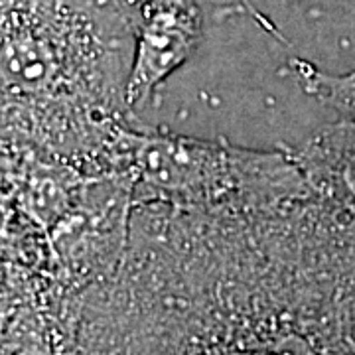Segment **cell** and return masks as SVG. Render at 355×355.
Here are the masks:
<instances>
[{"mask_svg": "<svg viewBox=\"0 0 355 355\" xmlns=\"http://www.w3.org/2000/svg\"><path fill=\"white\" fill-rule=\"evenodd\" d=\"M77 355H355V225L314 188L237 209L137 207L81 296Z\"/></svg>", "mask_w": 355, "mask_h": 355, "instance_id": "1", "label": "cell"}, {"mask_svg": "<svg viewBox=\"0 0 355 355\" xmlns=\"http://www.w3.org/2000/svg\"><path fill=\"white\" fill-rule=\"evenodd\" d=\"M2 148L119 174L135 26L105 0H2Z\"/></svg>", "mask_w": 355, "mask_h": 355, "instance_id": "2", "label": "cell"}, {"mask_svg": "<svg viewBox=\"0 0 355 355\" xmlns=\"http://www.w3.org/2000/svg\"><path fill=\"white\" fill-rule=\"evenodd\" d=\"M132 202L176 209H233L310 190L292 148L253 150L137 123L123 142Z\"/></svg>", "mask_w": 355, "mask_h": 355, "instance_id": "3", "label": "cell"}, {"mask_svg": "<svg viewBox=\"0 0 355 355\" xmlns=\"http://www.w3.org/2000/svg\"><path fill=\"white\" fill-rule=\"evenodd\" d=\"M135 36L127 87L132 111L153 101L158 87L188 62L202 38V12L196 0H148Z\"/></svg>", "mask_w": 355, "mask_h": 355, "instance_id": "4", "label": "cell"}, {"mask_svg": "<svg viewBox=\"0 0 355 355\" xmlns=\"http://www.w3.org/2000/svg\"><path fill=\"white\" fill-rule=\"evenodd\" d=\"M310 186L355 225V123L340 119L292 148Z\"/></svg>", "mask_w": 355, "mask_h": 355, "instance_id": "5", "label": "cell"}, {"mask_svg": "<svg viewBox=\"0 0 355 355\" xmlns=\"http://www.w3.org/2000/svg\"><path fill=\"white\" fill-rule=\"evenodd\" d=\"M291 69L310 97L334 109L345 121L355 123V69L343 76H331L300 58L292 60Z\"/></svg>", "mask_w": 355, "mask_h": 355, "instance_id": "6", "label": "cell"}, {"mask_svg": "<svg viewBox=\"0 0 355 355\" xmlns=\"http://www.w3.org/2000/svg\"><path fill=\"white\" fill-rule=\"evenodd\" d=\"M105 2H107L109 6H113L116 12L123 14L127 20H130V22H132V26H135V30H137V24H139V20H140V14H142V10H144V6H146V2H148V0H105ZM243 2L247 4V10L251 12V16H253L257 22H261V24H263V28H265V30H268L270 34H277V32H275V28L268 24L265 18L257 12V10H254L253 6H251L247 0H243Z\"/></svg>", "mask_w": 355, "mask_h": 355, "instance_id": "7", "label": "cell"}]
</instances>
